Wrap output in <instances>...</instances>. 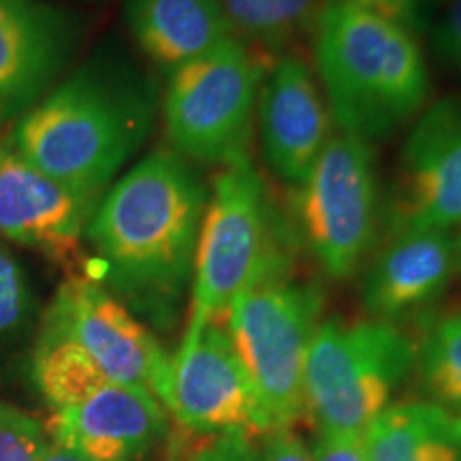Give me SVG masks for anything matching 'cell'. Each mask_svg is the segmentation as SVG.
<instances>
[{"label":"cell","instance_id":"obj_10","mask_svg":"<svg viewBox=\"0 0 461 461\" xmlns=\"http://www.w3.org/2000/svg\"><path fill=\"white\" fill-rule=\"evenodd\" d=\"M165 408L190 434L238 431L258 440L269 431L227 322H212L197 336L182 339L171 359Z\"/></svg>","mask_w":461,"mask_h":461},{"label":"cell","instance_id":"obj_12","mask_svg":"<svg viewBox=\"0 0 461 461\" xmlns=\"http://www.w3.org/2000/svg\"><path fill=\"white\" fill-rule=\"evenodd\" d=\"M333 132L312 67L295 51H282L265 67L257 101L255 135L265 167L295 190L308 180Z\"/></svg>","mask_w":461,"mask_h":461},{"label":"cell","instance_id":"obj_18","mask_svg":"<svg viewBox=\"0 0 461 461\" xmlns=\"http://www.w3.org/2000/svg\"><path fill=\"white\" fill-rule=\"evenodd\" d=\"M367 461H461V412L440 403L387 406L363 431Z\"/></svg>","mask_w":461,"mask_h":461},{"label":"cell","instance_id":"obj_9","mask_svg":"<svg viewBox=\"0 0 461 461\" xmlns=\"http://www.w3.org/2000/svg\"><path fill=\"white\" fill-rule=\"evenodd\" d=\"M43 331L77 344L113 383L143 387L167 403L171 359L103 282L68 274L45 312Z\"/></svg>","mask_w":461,"mask_h":461},{"label":"cell","instance_id":"obj_3","mask_svg":"<svg viewBox=\"0 0 461 461\" xmlns=\"http://www.w3.org/2000/svg\"><path fill=\"white\" fill-rule=\"evenodd\" d=\"M314 75L333 126L389 140L428 105L429 68L417 32L357 0H325L312 24Z\"/></svg>","mask_w":461,"mask_h":461},{"label":"cell","instance_id":"obj_11","mask_svg":"<svg viewBox=\"0 0 461 461\" xmlns=\"http://www.w3.org/2000/svg\"><path fill=\"white\" fill-rule=\"evenodd\" d=\"M461 229V99L425 105L397 160L389 235Z\"/></svg>","mask_w":461,"mask_h":461},{"label":"cell","instance_id":"obj_2","mask_svg":"<svg viewBox=\"0 0 461 461\" xmlns=\"http://www.w3.org/2000/svg\"><path fill=\"white\" fill-rule=\"evenodd\" d=\"M157 113L152 82L122 60L99 56L17 118L7 140L45 176L103 199L146 146Z\"/></svg>","mask_w":461,"mask_h":461},{"label":"cell","instance_id":"obj_14","mask_svg":"<svg viewBox=\"0 0 461 461\" xmlns=\"http://www.w3.org/2000/svg\"><path fill=\"white\" fill-rule=\"evenodd\" d=\"M79 32L77 17L45 0H0V126L54 88Z\"/></svg>","mask_w":461,"mask_h":461},{"label":"cell","instance_id":"obj_19","mask_svg":"<svg viewBox=\"0 0 461 461\" xmlns=\"http://www.w3.org/2000/svg\"><path fill=\"white\" fill-rule=\"evenodd\" d=\"M32 370L34 383L54 411L77 406L113 383L77 344L45 331L34 348Z\"/></svg>","mask_w":461,"mask_h":461},{"label":"cell","instance_id":"obj_31","mask_svg":"<svg viewBox=\"0 0 461 461\" xmlns=\"http://www.w3.org/2000/svg\"><path fill=\"white\" fill-rule=\"evenodd\" d=\"M180 461H188V459H186V455H184V457H180Z\"/></svg>","mask_w":461,"mask_h":461},{"label":"cell","instance_id":"obj_27","mask_svg":"<svg viewBox=\"0 0 461 461\" xmlns=\"http://www.w3.org/2000/svg\"><path fill=\"white\" fill-rule=\"evenodd\" d=\"M257 461H314L312 451L291 428H278L258 438Z\"/></svg>","mask_w":461,"mask_h":461},{"label":"cell","instance_id":"obj_13","mask_svg":"<svg viewBox=\"0 0 461 461\" xmlns=\"http://www.w3.org/2000/svg\"><path fill=\"white\" fill-rule=\"evenodd\" d=\"M99 201L45 176L0 140V238L73 269Z\"/></svg>","mask_w":461,"mask_h":461},{"label":"cell","instance_id":"obj_22","mask_svg":"<svg viewBox=\"0 0 461 461\" xmlns=\"http://www.w3.org/2000/svg\"><path fill=\"white\" fill-rule=\"evenodd\" d=\"M45 442L31 414L0 402V461H41Z\"/></svg>","mask_w":461,"mask_h":461},{"label":"cell","instance_id":"obj_25","mask_svg":"<svg viewBox=\"0 0 461 461\" xmlns=\"http://www.w3.org/2000/svg\"><path fill=\"white\" fill-rule=\"evenodd\" d=\"M431 41L442 62L461 73V0H448L436 20Z\"/></svg>","mask_w":461,"mask_h":461},{"label":"cell","instance_id":"obj_1","mask_svg":"<svg viewBox=\"0 0 461 461\" xmlns=\"http://www.w3.org/2000/svg\"><path fill=\"white\" fill-rule=\"evenodd\" d=\"M210 186L169 148L154 149L115 180L90 218L86 241L113 293L165 316L193 282Z\"/></svg>","mask_w":461,"mask_h":461},{"label":"cell","instance_id":"obj_17","mask_svg":"<svg viewBox=\"0 0 461 461\" xmlns=\"http://www.w3.org/2000/svg\"><path fill=\"white\" fill-rule=\"evenodd\" d=\"M126 31L167 75L238 37L222 0H122Z\"/></svg>","mask_w":461,"mask_h":461},{"label":"cell","instance_id":"obj_28","mask_svg":"<svg viewBox=\"0 0 461 461\" xmlns=\"http://www.w3.org/2000/svg\"><path fill=\"white\" fill-rule=\"evenodd\" d=\"M357 3L400 22V24L408 26L411 31H417L425 22L429 7L436 0H357Z\"/></svg>","mask_w":461,"mask_h":461},{"label":"cell","instance_id":"obj_6","mask_svg":"<svg viewBox=\"0 0 461 461\" xmlns=\"http://www.w3.org/2000/svg\"><path fill=\"white\" fill-rule=\"evenodd\" d=\"M263 73L240 37L169 73L160 105L169 149L221 169L250 158Z\"/></svg>","mask_w":461,"mask_h":461},{"label":"cell","instance_id":"obj_24","mask_svg":"<svg viewBox=\"0 0 461 461\" xmlns=\"http://www.w3.org/2000/svg\"><path fill=\"white\" fill-rule=\"evenodd\" d=\"M188 461H257L255 440L238 431L205 434V442L186 453Z\"/></svg>","mask_w":461,"mask_h":461},{"label":"cell","instance_id":"obj_21","mask_svg":"<svg viewBox=\"0 0 461 461\" xmlns=\"http://www.w3.org/2000/svg\"><path fill=\"white\" fill-rule=\"evenodd\" d=\"M420 380L436 403L461 412V312L431 327L417 355Z\"/></svg>","mask_w":461,"mask_h":461},{"label":"cell","instance_id":"obj_15","mask_svg":"<svg viewBox=\"0 0 461 461\" xmlns=\"http://www.w3.org/2000/svg\"><path fill=\"white\" fill-rule=\"evenodd\" d=\"M48 431L90 461H135L167 431V412L148 389L109 383L77 406L54 411Z\"/></svg>","mask_w":461,"mask_h":461},{"label":"cell","instance_id":"obj_23","mask_svg":"<svg viewBox=\"0 0 461 461\" xmlns=\"http://www.w3.org/2000/svg\"><path fill=\"white\" fill-rule=\"evenodd\" d=\"M31 312V288L22 265L0 248V336L20 330Z\"/></svg>","mask_w":461,"mask_h":461},{"label":"cell","instance_id":"obj_30","mask_svg":"<svg viewBox=\"0 0 461 461\" xmlns=\"http://www.w3.org/2000/svg\"><path fill=\"white\" fill-rule=\"evenodd\" d=\"M457 244H459V269H461V235L457 238Z\"/></svg>","mask_w":461,"mask_h":461},{"label":"cell","instance_id":"obj_4","mask_svg":"<svg viewBox=\"0 0 461 461\" xmlns=\"http://www.w3.org/2000/svg\"><path fill=\"white\" fill-rule=\"evenodd\" d=\"M297 235L252 158L222 167L210 186L184 338L227 321L230 303L258 282L291 274Z\"/></svg>","mask_w":461,"mask_h":461},{"label":"cell","instance_id":"obj_8","mask_svg":"<svg viewBox=\"0 0 461 461\" xmlns=\"http://www.w3.org/2000/svg\"><path fill=\"white\" fill-rule=\"evenodd\" d=\"M293 199L299 244L330 278H353L376 246L383 212L372 143L333 132Z\"/></svg>","mask_w":461,"mask_h":461},{"label":"cell","instance_id":"obj_16","mask_svg":"<svg viewBox=\"0 0 461 461\" xmlns=\"http://www.w3.org/2000/svg\"><path fill=\"white\" fill-rule=\"evenodd\" d=\"M459 267V244L445 230H400L374 258L363 305L376 321L393 322L428 308Z\"/></svg>","mask_w":461,"mask_h":461},{"label":"cell","instance_id":"obj_26","mask_svg":"<svg viewBox=\"0 0 461 461\" xmlns=\"http://www.w3.org/2000/svg\"><path fill=\"white\" fill-rule=\"evenodd\" d=\"M314 461H367L363 434L321 429L312 448Z\"/></svg>","mask_w":461,"mask_h":461},{"label":"cell","instance_id":"obj_7","mask_svg":"<svg viewBox=\"0 0 461 461\" xmlns=\"http://www.w3.org/2000/svg\"><path fill=\"white\" fill-rule=\"evenodd\" d=\"M417 355L393 322L321 321L305 361V414L319 429L363 434L391 406Z\"/></svg>","mask_w":461,"mask_h":461},{"label":"cell","instance_id":"obj_29","mask_svg":"<svg viewBox=\"0 0 461 461\" xmlns=\"http://www.w3.org/2000/svg\"><path fill=\"white\" fill-rule=\"evenodd\" d=\"M41 461H90V459L84 457V455H79L77 451H73V448H67L58 445L54 440H50L45 442L43 447Z\"/></svg>","mask_w":461,"mask_h":461},{"label":"cell","instance_id":"obj_20","mask_svg":"<svg viewBox=\"0 0 461 461\" xmlns=\"http://www.w3.org/2000/svg\"><path fill=\"white\" fill-rule=\"evenodd\" d=\"M325 0H222V7L241 41L282 50L305 28Z\"/></svg>","mask_w":461,"mask_h":461},{"label":"cell","instance_id":"obj_5","mask_svg":"<svg viewBox=\"0 0 461 461\" xmlns=\"http://www.w3.org/2000/svg\"><path fill=\"white\" fill-rule=\"evenodd\" d=\"M322 303L321 286L293 278V272L258 282L230 303V342L269 431L293 428L305 417V361Z\"/></svg>","mask_w":461,"mask_h":461}]
</instances>
